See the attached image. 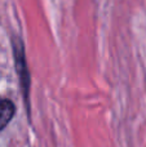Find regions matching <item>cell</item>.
<instances>
[{
	"instance_id": "cell-1",
	"label": "cell",
	"mask_w": 146,
	"mask_h": 147,
	"mask_svg": "<svg viewBox=\"0 0 146 147\" xmlns=\"http://www.w3.org/2000/svg\"><path fill=\"white\" fill-rule=\"evenodd\" d=\"M12 51L13 58H14V67L18 76L21 94L23 97V101L26 105L27 114L30 115V88H31V76L27 66V58H26L25 44L23 40L17 35H13L12 38Z\"/></svg>"
},
{
	"instance_id": "cell-2",
	"label": "cell",
	"mask_w": 146,
	"mask_h": 147,
	"mask_svg": "<svg viewBox=\"0 0 146 147\" xmlns=\"http://www.w3.org/2000/svg\"><path fill=\"white\" fill-rule=\"evenodd\" d=\"M16 111H17V107H16L14 102L12 99H0V132L4 130L8 127V124L13 120Z\"/></svg>"
}]
</instances>
